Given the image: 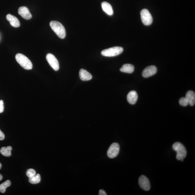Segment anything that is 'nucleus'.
Listing matches in <instances>:
<instances>
[{
    "instance_id": "obj_8",
    "label": "nucleus",
    "mask_w": 195,
    "mask_h": 195,
    "mask_svg": "<svg viewBox=\"0 0 195 195\" xmlns=\"http://www.w3.org/2000/svg\"><path fill=\"white\" fill-rule=\"evenodd\" d=\"M139 183L142 189L145 191H148L150 189V185L149 180L145 176L142 175L139 177Z\"/></svg>"
},
{
    "instance_id": "obj_4",
    "label": "nucleus",
    "mask_w": 195,
    "mask_h": 195,
    "mask_svg": "<svg viewBox=\"0 0 195 195\" xmlns=\"http://www.w3.org/2000/svg\"><path fill=\"white\" fill-rule=\"evenodd\" d=\"M123 51V48L120 47H114L106 49L101 52L102 56L106 57H113L118 56Z\"/></svg>"
},
{
    "instance_id": "obj_20",
    "label": "nucleus",
    "mask_w": 195,
    "mask_h": 195,
    "mask_svg": "<svg viewBox=\"0 0 195 195\" xmlns=\"http://www.w3.org/2000/svg\"><path fill=\"white\" fill-rule=\"evenodd\" d=\"M180 104L183 106H186L189 104V102L186 97H182L179 101Z\"/></svg>"
},
{
    "instance_id": "obj_5",
    "label": "nucleus",
    "mask_w": 195,
    "mask_h": 195,
    "mask_svg": "<svg viewBox=\"0 0 195 195\" xmlns=\"http://www.w3.org/2000/svg\"><path fill=\"white\" fill-rule=\"evenodd\" d=\"M141 19L144 25H149L152 22V16L149 10L147 9H143L141 12Z\"/></svg>"
},
{
    "instance_id": "obj_22",
    "label": "nucleus",
    "mask_w": 195,
    "mask_h": 195,
    "mask_svg": "<svg viewBox=\"0 0 195 195\" xmlns=\"http://www.w3.org/2000/svg\"><path fill=\"white\" fill-rule=\"evenodd\" d=\"M4 103L2 100H0V113H2L4 111Z\"/></svg>"
},
{
    "instance_id": "obj_21",
    "label": "nucleus",
    "mask_w": 195,
    "mask_h": 195,
    "mask_svg": "<svg viewBox=\"0 0 195 195\" xmlns=\"http://www.w3.org/2000/svg\"><path fill=\"white\" fill-rule=\"evenodd\" d=\"M27 175L29 178L31 177L36 175V172L33 169H29L27 172Z\"/></svg>"
},
{
    "instance_id": "obj_16",
    "label": "nucleus",
    "mask_w": 195,
    "mask_h": 195,
    "mask_svg": "<svg viewBox=\"0 0 195 195\" xmlns=\"http://www.w3.org/2000/svg\"><path fill=\"white\" fill-rule=\"evenodd\" d=\"M134 67L133 65L127 64L123 65L120 69V71L123 73H131L134 72Z\"/></svg>"
},
{
    "instance_id": "obj_6",
    "label": "nucleus",
    "mask_w": 195,
    "mask_h": 195,
    "mask_svg": "<svg viewBox=\"0 0 195 195\" xmlns=\"http://www.w3.org/2000/svg\"><path fill=\"white\" fill-rule=\"evenodd\" d=\"M120 150V146L117 143H114L111 144L108 149L107 156L110 158H114L118 156Z\"/></svg>"
},
{
    "instance_id": "obj_14",
    "label": "nucleus",
    "mask_w": 195,
    "mask_h": 195,
    "mask_svg": "<svg viewBox=\"0 0 195 195\" xmlns=\"http://www.w3.org/2000/svg\"><path fill=\"white\" fill-rule=\"evenodd\" d=\"M102 7L104 11L110 16L113 15L114 13L113 9L110 4L107 2H104L102 3Z\"/></svg>"
},
{
    "instance_id": "obj_3",
    "label": "nucleus",
    "mask_w": 195,
    "mask_h": 195,
    "mask_svg": "<svg viewBox=\"0 0 195 195\" xmlns=\"http://www.w3.org/2000/svg\"><path fill=\"white\" fill-rule=\"evenodd\" d=\"M15 58L17 61L23 68L27 70L32 68L33 64L31 61L24 55L20 53L17 54Z\"/></svg>"
},
{
    "instance_id": "obj_15",
    "label": "nucleus",
    "mask_w": 195,
    "mask_h": 195,
    "mask_svg": "<svg viewBox=\"0 0 195 195\" xmlns=\"http://www.w3.org/2000/svg\"><path fill=\"white\" fill-rule=\"evenodd\" d=\"M188 99L189 104L191 106L194 105L195 103V94L194 92L192 91H189L186 93V97Z\"/></svg>"
},
{
    "instance_id": "obj_17",
    "label": "nucleus",
    "mask_w": 195,
    "mask_h": 195,
    "mask_svg": "<svg viewBox=\"0 0 195 195\" xmlns=\"http://www.w3.org/2000/svg\"><path fill=\"white\" fill-rule=\"evenodd\" d=\"M12 147L10 146H8L7 147H2L0 152L3 156H5L9 157L11 155Z\"/></svg>"
},
{
    "instance_id": "obj_2",
    "label": "nucleus",
    "mask_w": 195,
    "mask_h": 195,
    "mask_svg": "<svg viewBox=\"0 0 195 195\" xmlns=\"http://www.w3.org/2000/svg\"><path fill=\"white\" fill-rule=\"evenodd\" d=\"M172 149L176 152V158L177 160L183 161L187 154V152L184 146L179 142H176L173 144Z\"/></svg>"
},
{
    "instance_id": "obj_26",
    "label": "nucleus",
    "mask_w": 195,
    "mask_h": 195,
    "mask_svg": "<svg viewBox=\"0 0 195 195\" xmlns=\"http://www.w3.org/2000/svg\"><path fill=\"white\" fill-rule=\"evenodd\" d=\"M1 167H2V164H1V163H0V169H1Z\"/></svg>"
},
{
    "instance_id": "obj_10",
    "label": "nucleus",
    "mask_w": 195,
    "mask_h": 195,
    "mask_svg": "<svg viewBox=\"0 0 195 195\" xmlns=\"http://www.w3.org/2000/svg\"><path fill=\"white\" fill-rule=\"evenodd\" d=\"M18 13L25 19L29 20L32 17L31 15L28 8L24 6L19 8Z\"/></svg>"
},
{
    "instance_id": "obj_23",
    "label": "nucleus",
    "mask_w": 195,
    "mask_h": 195,
    "mask_svg": "<svg viewBox=\"0 0 195 195\" xmlns=\"http://www.w3.org/2000/svg\"><path fill=\"white\" fill-rule=\"evenodd\" d=\"M5 135L0 130V140H3L5 139Z\"/></svg>"
},
{
    "instance_id": "obj_24",
    "label": "nucleus",
    "mask_w": 195,
    "mask_h": 195,
    "mask_svg": "<svg viewBox=\"0 0 195 195\" xmlns=\"http://www.w3.org/2000/svg\"><path fill=\"white\" fill-rule=\"evenodd\" d=\"M99 195H107V194H106V192H105V191L103 190H99Z\"/></svg>"
},
{
    "instance_id": "obj_1",
    "label": "nucleus",
    "mask_w": 195,
    "mask_h": 195,
    "mask_svg": "<svg viewBox=\"0 0 195 195\" xmlns=\"http://www.w3.org/2000/svg\"><path fill=\"white\" fill-rule=\"evenodd\" d=\"M52 30L61 39H64L66 36V31L64 27L60 23L57 21H52L50 23Z\"/></svg>"
},
{
    "instance_id": "obj_18",
    "label": "nucleus",
    "mask_w": 195,
    "mask_h": 195,
    "mask_svg": "<svg viewBox=\"0 0 195 195\" xmlns=\"http://www.w3.org/2000/svg\"><path fill=\"white\" fill-rule=\"evenodd\" d=\"M41 176L39 174H37L29 178V181L31 184H37L39 183L41 181Z\"/></svg>"
},
{
    "instance_id": "obj_13",
    "label": "nucleus",
    "mask_w": 195,
    "mask_h": 195,
    "mask_svg": "<svg viewBox=\"0 0 195 195\" xmlns=\"http://www.w3.org/2000/svg\"><path fill=\"white\" fill-rule=\"evenodd\" d=\"M80 79L84 81H87L92 79V76L91 74L86 70L83 69H80L79 72Z\"/></svg>"
},
{
    "instance_id": "obj_9",
    "label": "nucleus",
    "mask_w": 195,
    "mask_h": 195,
    "mask_svg": "<svg viewBox=\"0 0 195 195\" xmlns=\"http://www.w3.org/2000/svg\"><path fill=\"white\" fill-rule=\"evenodd\" d=\"M157 69L154 65H151L146 67L144 69L142 75L144 77L147 78L155 75L157 73Z\"/></svg>"
},
{
    "instance_id": "obj_25",
    "label": "nucleus",
    "mask_w": 195,
    "mask_h": 195,
    "mask_svg": "<svg viewBox=\"0 0 195 195\" xmlns=\"http://www.w3.org/2000/svg\"><path fill=\"white\" fill-rule=\"evenodd\" d=\"M2 179H3L2 176V175L1 174H0V181H1V180Z\"/></svg>"
},
{
    "instance_id": "obj_7",
    "label": "nucleus",
    "mask_w": 195,
    "mask_h": 195,
    "mask_svg": "<svg viewBox=\"0 0 195 195\" xmlns=\"http://www.w3.org/2000/svg\"><path fill=\"white\" fill-rule=\"evenodd\" d=\"M47 60L55 71H58L59 68L58 61L53 55L52 54H48L46 56Z\"/></svg>"
},
{
    "instance_id": "obj_11",
    "label": "nucleus",
    "mask_w": 195,
    "mask_h": 195,
    "mask_svg": "<svg viewBox=\"0 0 195 195\" xmlns=\"http://www.w3.org/2000/svg\"><path fill=\"white\" fill-rule=\"evenodd\" d=\"M138 98V94L135 91H131L127 96V101L129 103L132 105H134L136 103Z\"/></svg>"
},
{
    "instance_id": "obj_19",
    "label": "nucleus",
    "mask_w": 195,
    "mask_h": 195,
    "mask_svg": "<svg viewBox=\"0 0 195 195\" xmlns=\"http://www.w3.org/2000/svg\"><path fill=\"white\" fill-rule=\"evenodd\" d=\"M11 185V182L9 180H7L0 185V192L4 193L6 192V189Z\"/></svg>"
},
{
    "instance_id": "obj_12",
    "label": "nucleus",
    "mask_w": 195,
    "mask_h": 195,
    "mask_svg": "<svg viewBox=\"0 0 195 195\" xmlns=\"http://www.w3.org/2000/svg\"><path fill=\"white\" fill-rule=\"evenodd\" d=\"M6 19L9 22L10 25L12 27H17L20 26V23L18 18L15 16L8 14L6 16Z\"/></svg>"
}]
</instances>
